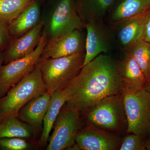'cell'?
I'll list each match as a JSON object with an SVG mask.
<instances>
[{
    "mask_svg": "<svg viewBox=\"0 0 150 150\" xmlns=\"http://www.w3.org/2000/svg\"><path fill=\"white\" fill-rule=\"evenodd\" d=\"M12 40L8 28L0 23V50L4 51Z\"/></svg>",
    "mask_w": 150,
    "mask_h": 150,
    "instance_id": "cell-25",
    "label": "cell"
},
{
    "mask_svg": "<svg viewBox=\"0 0 150 150\" xmlns=\"http://www.w3.org/2000/svg\"><path fill=\"white\" fill-rule=\"evenodd\" d=\"M144 139L145 137L137 134H129L122 139L119 150H146Z\"/></svg>",
    "mask_w": 150,
    "mask_h": 150,
    "instance_id": "cell-23",
    "label": "cell"
},
{
    "mask_svg": "<svg viewBox=\"0 0 150 150\" xmlns=\"http://www.w3.org/2000/svg\"><path fill=\"white\" fill-rule=\"evenodd\" d=\"M32 148L31 145L23 138H0V150H27Z\"/></svg>",
    "mask_w": 150,
    "mask_h": 150,
    "instance_id": "cell-24",
    "label": "cell"
},
{
    "mask_svg": "<svg viewBox=\"0 0 150 150\" xmlns=\"http://www.w3.org/2000/svg\"><path fill=\"white\" fill-rule=\"evenodd\" d=\"M127 132L146 137L150 134V91L144 88L123 94Z\"/></svg>",
    "mask_w": 150,
    "mask_h": 150,
    "instance_id": "cell-5",
    "label": "cell"
},
{
    "mask_svg": "<svg viewBox=\"0 0 150 150\" xmlns=\"http://www.w3.org/2000/svg\"><path fill=\"white\" fill-rule=\"evenodd\" d=\"M51 94L44 92L33 98L19 111L17 117L31 126L35 131L42 132L43 122L51 103Z\"/></svg>",
    "mask_w": 150,
    "mask_h": 150,
    "instance_id": "cell-14",
    "label": "cell"
},
{
    "mask_svg": "<svg viewBox=\"0 0 150 150\" xmlns=\"http://www.w3.org/2000/svg\"><path fill=\"white\" fill-rule=\"evenodd\" d=\"M145 88L147 90L150 91V78L148 82L146 84V86H145Z\"/></svg>",
    "mask_w": 150,
    "mask_h": 150,
    "instance_id": "cell-29",
    "label": "cell"
},
{
    "mask_svg": "<svg viewBox=\"0 0 150 150\" xmlns=\"http://www.w3.org/2000/svg\"><path fill=\"white\" fill-rule=\"evenodd\" d=\"M147 11L115 25L117 40L123 51L141 39L143 22Z\"/></svg>",
    "mask_w": 150,
    "mask_h": 150,
    "instance_id": "cell-15",
    "label": "cell"
},
{
    "mask_svg": "<svg viewBox=\"0 0 150 150\" xmlns=\"http://www.w3.org/2000/svg\"><path fill=\"white\" fill-rule=\"evenodd\" d=\"M80 115L74 108L65 103L54 123L46 150L68 149L76 144V136L82 127Z\"/></svg>",
    "mask_w": 150,
    "mask_h": 150,
    "instance_id": "cell-7",
    "label": "cell"
},
{
    "mask_svg": "<svg viewBox=\"0 0 150 150\" xmlns=\"http://www.w3.org/2000/svg\"><path fill=\"white\" fill-rule=\"evenodd\" d=\"M150 8V0H119L109 14L108 21L116 25Z\"/></svg>",
    "mask_w": 150,
    "mask_h": 150,
    "instance_id": "cell-18",
    "label": "cell"
},
{
    "mask_svg": "<svg viewBox=\"0 0 150 150\" xmlns=\"http://www.w3.org/2000/svg\"><path fill=\"white\" fill-rule=\"evenodd\" d=\"M149 136V139L146 141V148L147 150H150V134Z\"/></svg>",
    "mask_w": 150,
    "mask_h": 150,
    "instance_id": "cell-28",
    "label": "cell"
},
{
    "mask_svg": "<svg viewBox=\"0 0 150 150\" xmlns=\"http://www.w3.org/2000/svg\"><path fill=\"white\" fill-rule=\"evenodd\" d=\"M35 0H0V23L8 27L14 20Z\"/></svg>",
    "mask_w": 150,
    "mask_h": 150,
    "instance_id": "cell-21",
    "label": "cell"
},
{
    "mask_svg": "<svg viewBox=\"0 0 150 150\" xmlns=\"http://www.w3.org/2000/svg\"><path fill=\"white\" fill-rule=\"evenodd\" d=\"M141 39L150 43V8L147 11L144 18Z\"/></svg>",
    "mask_w": 150,
    "mask_h": 150,
    "instance_id": "cell-26",
    "label": "cell"
},
{
    "mask_svg": "<svg viewBox=\"0 0 150 150\" xmlns=\"http://www.w3.org/2000/svg\"><path fill=\"white\" fill-rule=\"evenodd\" d=\"M83 28L84 24L77 11L75 0H61L51 17L49 27L51 37L62 36Z\"/></svg>",
    "mask_w": 150,
    "mask_h": 150,
    "instance_id": "cell-10",
    "label": "cell"
},
{
    "mask_svg": "<svg viewBox=\"0 0 150 150\" xmlns=\"http://www.w3.org/2000/svg\"><path fill=\"white\" fill-rule=\"evenodd\" d=\"M85 56L83 67L100 54H106L112 47V36L103 20H93L86 23Z\"/></svg>",
    "mask_w": 150,
    "mask_h": 150,
    "instance_id": "cell-9",
    "label": "cell"
},
{
    "mask_svg": "<svg viewBox=\"0 0 150 150\" xmlns=\"http://www.w3.org/2000/svg\"><path fill=\"white\" fill-rule=\"evenodd\" d=\"M85 40L79 30L62 36L51 37L48 39L40 57L54 59L85 51Z\"/></svg>",
    "mask_w": 150,
    "mask_h": 150,
    "instance_id": "cell-11",
    "label": "cell"
},
{
    "mask_svg": "<svg viewBox=\"0 0 150 150\" xmlns=\"http://www.w3.org/2000/svg\"><path fill=\"white\" fill-rule=\"evenodd\" d=\"M67 104L80 114L112 96L123 94L117 63L107 54H100L81 69L66 87Z\"/></svg>",
    "mask_w": 150,
    "mask_h": 150,
    "instance_id": "cell-1",
    "label": "cell"
},
{
    "mask_svg": "<svg viewBox=\"0 0 150 150\" xmlns=\"http://www.w3.org/2000/svg\"><path fill=\"white\" fill-rule=\"evenodd\" d=\"M87 123L100 128L120 134L126 117L123 94L105 98L83 113Z\"/></svg>",
    "mask_w": 150,
    "mask_h": 150,
    "instance_id": "cell-4",
    "label": "cell"
},
{
    "mask_svg": "<svg viewBox=\"0 0 150 150\" xmlns=\"http://www.w3.org/2000/svg\"><path fill=\"white\" fill-rule=\"evenodd\" d=\"M35 134L31 126L22 122L18 117H11L0 122V138L30 139Z\"/></svg>",
    "mask_w": 150,
    "mask_h": 150,
    "instance_id": "cell-20",
    "label": "cell"
},
{
    "mask_svg": "<svg viewBox=\"0 0 150 150\" xmlns=\"http://www.w3.org/2000/svg\"><path fill=\"white\" fill-rule=\"evenodd\" d=\"M116 63L123 94L135 92L144 88L147 82L144 75L129 53L124 51L123 58Z\"/></svg>",
    "mask_w": 150,
    "mask_h": 150,
    "instance_id": "cell-13",
    "label": "cell"
},
{
    "mask_svg": "<svg viewBox=\"0 0 150 150\" xmlns=\"http://www.w3.org/2000/svg\"><path fill=\"white\" fill-rule=\"evenodd\" d=\"M122 139L116 133L87 123L77 134L75 139L76 149L119 150Z\"/></svg>",
    "mask_w": 150,
    "mask_h": 150,
    "instance_id": "cell-8",
    "label": "cell"
},
{
    "mask_svg": "<svg viewBox=\"0 0 150 150\" xmlns=\"http://www.w3.org/2000/svg\"><path fill=\"white\" fill-rule=\"evenodd\" d=\"M47 91L39 68L36 66L31 72L0 98V122L17 117L19 110L27 103Z\"/></svg>",
    "mask_w": 150,
    "mask_h": 150,
    "instance_id": "cell-3",
    "label": "cell"
},
{
    "mask_svg": "<svg viewBox=\"0 0 150 150\" xmlns=\"http://www.w3.org/2000/svg\"><path fill=\"white\" fill-rule=\"evenodd\" d=\"M44 25V21H40L28 32L20 37L12 39L3 51V64L23 58L35 51L40 43Z\"/></svg>",
    "mask_w": 150,
    "mask_h": 150,
    "instance_id": "cell-12",
    "label": "cell"
},
{
    "mask_svg": "<svg viewBox=\"0 0 150 150\" xmlns=\"http://www.w3.org/2000/svg\"><path fill=\"white\" fill-rule=\"evenodd\" d=\"M69 98V93L66 88L52 94L51 103L43 121V129L39 141L40 145L44 146L48 142L56 118L62 108Z\"/></svg>",
    "mask_w": 150,
    "mask_h": 150,
    "instance_id": "cell-17",
    "label": "cell"
},
{
    "mask_svg": "<svg viewBox=\"0 0 150 150\" xmlns=\"http://www.w3.org/2000/svg\"><path fill=\"white\" fill-rule=\"evenodd\" d=\"M40 6L36 0L33 1L8 25L12 39L17 38L32 29L40 22Z\"/></svg>",
    "mask_w": 150,
    "mask_h": 150,
    "instance_id": "cell-16",
    "label": "cell"
},
{
    "mask_svg": "<svg viewBox=\"0 0 150 150\" xmlns=\"http://www.w3.org/2000/svg\"><path fill=\"white\" fill-rule=\"evenodd\" d=\"M124 51L135 59L144 75L147 83L150 78V43L140 39Z\"/></svg>",
    "mask_w": 150,
    "mask_h": 150,
    "instance_id": "cell-22",
    "label": "cell"
},
{
    "mask_svg": "<svg viewBox=\"0 0 150 150\" xmlns=\"http://www.w3.org/2000/svg\"><path fill=\"white\" fill-rule=\"evenodd\" d=\"M116 0H76V8L84 24L93 20H103Z\"/></svg>",
    "mask_w": 150,
    "mask_h": 150,
    "instance_id": "cell-19",
    "label": "cell"
},
{
    "mask_svg": "<svg viewBox=\"0 0 150 150\" xmlns=\"http://www.w3.org/2000/svg\"><path fill=\"white\" fill-rule=\"evenodd\" d=\"M4 64L3 59V51L0 50V67Z\"/></svg>",
    "mask_w": 150,
    "mask_h": 150,
    "instance_id": "cell-27",
    "label": "cell"
},
{
    "mask_svg": "<svg viewBox=\"0 0 150 150\" xmlns=\"http://www.w3.org/2000/svg\"><path fill=\"white\" fill-rule=\"evenodd\" d=\"M85 56V51L54 59L40 57L36 66L41 71L47 91L52 94L66 87L82 68Z\"/></svg>",
    "mask_w": 150,
    "mask_h": 150,
    "instance_id": "cell-2",
    "label": "cell"
},
{
    "mask_svg": "<svg viewBox=\"0 0 150 150\" xmlns=\"http://www.w3.org/2000/svg\"><path fill=\"white\" fill-rule=\"evenodd\" d=\"M46 29L43 30L40 43L31 54L0 67V98L31 72L40 59L48 40Z\"/></svg>",
    "mask_w": 150,
    "mask_h": 150,
    "instance_id": "cell-6",
    "label": "cell"
}]
</instances>
